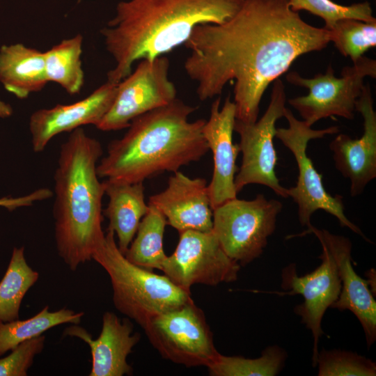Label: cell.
<instances>
[{
	"instance_id": "obj_1",
	"label": "cell",
	"mask_w": 376,
	"mask_h": 376,
	"mask_svg": "<svg viewBox=\"0 0 376 376\" xmlns=\"http://www.w3.org/2000/svg\"><path fill=\"white\" fill-rule=\"evenodd\" d=\"M329 42L328 30L304 22L288 0H244L228 21L194 29L184 44L190 52L184 68L201 101L235 81L236 119L253 123L269 85L299 56Z\"/></svg>"
},
{
	"instance_id": "obj_2",
	"label": "cell",
	"mask_w": 376,
	"mask_h": 376,
	"mask_svg": "<svg viewBox=\"0 0 376 376\" xmlns=\"http://www.w3.org/2000/svg\"><path fill=\"white\" fill-rule=\"evenodd\" d=\"M244 0H129L116 6V15L100 30L115 66L107 81L118 84L134 63L165 56L185 44L203 24H222Z\"/></svg>"
},
{
	"instance_id": "obj_3",
	"label": "cell",
	"mask_w": 376,
	"mask_h": 376,
	"mask_svg": "<svg viewBox=\"0 0 376 376\" xmlns=\"http://www.w3.org/2000/svg\"><path fill=\"white\" fill-rule=\"evenodd\" d=\"M196 109L175 98L134 118L122 138L109 143L97 166L98 177L143 182L199 161L209 148L203 134L205 120H189Z\"/></svg>"
},
{
	"instance_id": "obj_4",
	"label": "cell",
	"mask_w": 376,
	"mask_h": 376,
	"mask_svg": "<svg viewBox=\"0 0 376 376\" xmlns=\"http://www.w3.org/2000/svg\"><path fill=\"white\" fill-rule=\"evenodd\" d=\"M100 143L81 127L61 146L55 170L53 208L59 257L72 271L93 260L105 234L102 228L104 185L97 173Z\"/></svg>"
},
{
	"instance_id": "obj_5",
	"label": "cell",
	"mask_w": 376,
	"mask_h": 376,
	"mask_svg": "<svg viewBox=\"0 0 376 376\" xmlns=\"http://www.w3.org/2000/svg\"><path fill=\"white\" fill-rule=\"evenodd\" d=\"M93 260L110 278L115 308L143 329L153 317L192 300L190 292L175 285L164 274L129 261L120 251L111 230H107Z\"/></svg>"
},
{
	"instance_id": "obj_6",
	"label": "cell",
	"mask_w": 376,
	"mask_h": 376,
	"mask_svg": "<svg viewBox=\"0 0 376 376\" xmlns=\"http://www.w3.org/2000/svg\"><path fill=\"white\" fill-rule=\"evenodd\" d=\"M283 116L286 118L288 126L286 128H276L275 137L292 152L297 164V183L295 187L288 189V195L297 205L300 224L308 228L311 225V218L314 212L323 210L335 217L342 227L348 228L371 242L345 215L342 196H332L326 191L322 175L315 169L306 152L310 141L336 134L339 128L331 126L322 130H313L304 120H298L292 111L286 107Z\"/></svg>"
},
{
	"instance_id": "obj_7",
	"label": "cell",
	"mask_w": 376,
	"mask_h": 376,
	"mask_svg": "<svg viewBox=\"0 0 376 376\" xmlns=\"http://www.w3.org/2000/svg\"><path fill=\"white\" fill-rule=\"evenodd\" d=\"M282 207L281 201L261 194L229 200L212 210V232L226 254L245 266L262 255Z\"/></svg>"
},
{
	"instance_id": "obj_8",
	"label": "cell",
	"mask_w": 376,
	"mask_h": 376,
	"mask_svg": "<svg viewBox=\"0 0 376 376\" xmlns=\"http://www.w3.org/2000/svg\"><path fill=\"white\" fill-rule=\"evenodd\" d=\"M366 77L375 78L376 61L364 56L353 62L352 65L345 67L340 77L335 76L331 65L324 74H317L311 79L291 72L286 75L287 81L308 88V93L291 98L288 103L311 127L322 118L334 116L352 120Z\"/></svg>"
},
{
	"instance_id": "obj_9",
	"label": "cell",
	"mask_w": 376,
	"mask_h": 376,
	"mask_svg": "<svg viewBox=\"0 0 376 376\" xmlns=\"http://www.w3.org/2000/svg\"><path fill=\"white\" fill-rule=\"evenodd\" d=\"M143 329L162 358L187 368L207 367L219 354L205 313L193 299L153 317Z\"/></svg>"
},
{
	"instance_id": "obj_10",
	"label": "cell",
	"mask_w": 376,
	"mask_h": 376,
	"mask_svg": "<svg viewBox=\"0 0 376 376\" xmlns=\"http://www.w3.org/2000/svg\"><path fill=\"white\" fill-rule=\"evenodd\" d=\"M286 96L280 79L273 82L270 102L263 116L253 123L235 120L234 131L240 136L242 164L235 177V187L240 192L245 186L258 184L271 189L277 196L288 198V189L278 179L277 162L274 146L276 123L283 116Z\"/></svg>"
},
{
	"instance_id": "obj_11",
	"label": "cell",
	"mask_w": 376,
	"mask_h": 376,
	"mask_svg": "<svg viewBox=\"0 0 376 376\" xmlns=\"http://www.w3.org/2000/svg\"><path fill=\"white\" fill-rule=\"evenodd\" d=\"M169 66L165 56L139 61L118 84L114 101L96 127L106 132L128 127L136 117L177 98L175 86L169 77Z\"/></svg>"
},
{
	"instance_id": "obj_12",
	"label": "cell",
	"mask_w": 376,
	"mask_h": 376,
	"mask_svg": "<svg viewBox=\"0 0 376 376\" xmlns=\"http://www.w3.org/2000/svg\"><path fill=\"white\" fill-rule=\"evenodd\" d=\"M161 271L175 285L190 292L196 284L214 286L237 279L241 266L222 249L214 233L187 230Z\"/></svg>"
},
{
	"instance_id": "obj_13",
	"label": "cell",
	"mask_w": 376,
	"mask_h": 376,
	"mask_svg": "<svg viewBox=\"0 0 376 376\" xmlns=\"http://www.w3.org/2000/svg\"><path fill=\"white\" fill-rule=\"evenodd\" d=\"M320 265L313 272L299 276L296 264L284 267L281 274V288L284 291H266L280 296L301 295L304 302L295 307L301 323L311 331L313 338L312 364L316 366L320 338L324 334L321 323L327 309L337 300L341 289L336 262L327 249L321 244Z\"/></svg>"
},
{
	"instance_id": "obj_14",
	"label": "cell",
	"mask_w": 376,
	"mask_h": 376,
	"mask_svg": "<svg viewBox=\"0 0 376 376\" xmlns=\"http://www.w3.org/2000/svg\"><path fill=\"white\" fill-rule=\"evenodd\" d=\"M314 234L320 244L332 255L338 269L341 289L337 300L331 308L349 310L359 320L363 329L367 347L376 340V301L368 279H362L352 265V242L342 235L318 229L312 224L303 233Z\"/></svg>"
},
{
	"instance_id": "obj_15",
	"label": "cell",
	"mask_w": 376,
	"mask_h": 376,
	"mask_svg": "<svg viewBox=\"0 0 376 376\" xmlns=\"http://www.w3.org/2000/svg\"><path fill=\"white\" fill-rule=\"evenodd\" d=\"M220 97L212 104L203 134L213 155L212 178L207 185L210 206L213 210L225 202L237 198L235 177L236 159L240 152L238 143L233 142L236 107L228 95L220 109Z\"/></svg>"
},
{
	"instance_id": "obj_16",
	"label": "cell",
	"mask_w": 376,
	"mask_h": 376,
	"mask_svg": "<svg viewBox=\"0 0 376 376\" xmlns=\"http://www.w3.org/2000/svg\"><path fill=\"white\" fill-rule=\"evenodd\" d=\"M355 111L363 119V132L352 139L337 135L329 143L336 169L350 182V195H361L368 184L376 178V113L370 87L365 85Z\"/></svg>"
},
{
	"instance_id": "obj_17",
	"label": "cell",
	"mask_w": 376,
	"mask_h": 376,
	"mask_svg": "<svg viewBox=\"0 0 376 376\" xmlns=\"http://www.w3.org/2000/svg\"><path fill=\"white\" fill-rule=\"evenodd\" d=\"M118 84L106 81L84 99L34 111L29 119L33 150L40 152L57 134L85 125L97 127L111 107Z\"/></svg>"
},
{
	"instance_id": "obj_18",
	"label": "cell",
	"mask_w": 376,
	"mask_h": 376,
	"mask_svg": "<svg viewBox=\"0 0 376 376\" xmlns=\"http://www.w3.org/2000/svg\"><path fill=\"white\" fill-rule=\"evenodd\" d=\"M148 204L160 211L167 225L179 233L212 230V210L204 178H191L178 171L170 176L164 191L150 197Z\"/></svg>"
},
{
	"instance_id": "obj_19",
	"label": "cell",
	"mask_w": 376,
	"mask_h": 376,
	"mask_svg": "<svg viewBox=\"0 0 376 376\" xmlns=\"http://www.w3.org/2000/svg\"><path fill=\"white\" fill-rule=\"evenodd\" d=\"M64 336L77 337L86 343L92 357L89 376H123L132 375L127 357L139 342L141 335L134 332L129 318L120 320L115 313L107 311L102 316L99 337L93 339L84 328L74 324L66 328Z\"/></svg>"
},
{
	"instance_id": "obj_20",
	"label": "cell",
	"mask_w": 376,
	"mask_h": 376,
	"mask_svg": "<svg viewBox=\"0 0 376 376\" xmlns=\"http://www.w3.org/2000/svg\"><path fill=\"white\" fill-rule=\"evenodd\" d=\"M104 194L109 198L102 214L109 219L107 229L118 238V247L125 255L133 240L142 218L149 210L145 202L143 182L130 183L106 179Z\"/></svg>"
},
{
	"instance_id": "obj_21",
	"label": "cell",
	"mask_w": 376,
	"mask_h": 376,
	"mask_svg": "<svg viewBox=\"0 0 376 376\" xmlns=\"http://www.w3.org/2000/svg\"><path fill=\"white\" fill-rule=\"evenodd\" d=\"M0 82L19 99L42 91L49 82L46 76L45 52L22 43L0 47Z\"/></svg>"
},
{
	"instance_id": "obj_22",
	"label": "cell",
	"mask_w": 376,
	"mask_h": 376,
	"mask_svg": "<svg viewBox=\"0 0 376 376\" xmlns=\"http://www.w3.org/2000/svg\"><path fill=\"white\" fill-rule=\"evenodd\" d=\"M82 45L83 36L77 34L45 52L48 81L58 84L70 95L78 94L84 86Z\"/></svg>"
},
{
	"instance_id": "obj_23",
	"label": "cell",
	"mask_w": 376,
	"mask_h": 376,
	"mask_svg": "<svg viewBox=\"0 0 376 376\" xmlns=\"http://www.w3.org/2000/svg\"><path fill=\"white\" fill-rule=\"evenodd\" d=\"M149 210L141 220L127 251L125 258L133 264L152 271L162 270L167 256L163 249V237L166 219L155 207Z\"/></svg>"
},
{
	"instance_id": "obj_24",
	"label": "cell",
	"mask_w": 376,
	"mask_h": 376,
	"mask_svg": "<svg viewBox=\"0 0 376 376\" xmlns=\"http://www.w3.org/2000/svg\"><path fill=\"white\" fill-rule=\"evenodd\" d=\"M84 312H75L65 308L50 311L45 306L37 314L24 320L0 322V357L10 351L19 343L39 336L56 326L80 323Z\"/></svg>"
},
{
	"instance_id": "obj_25",
	"label": "cell",
	"mask_w": 376,
	"mask_h": 376,
	"mask_svg": "<svg viewBox=\"0 0 376 376\" xmlns=\"http://www.w3.org/2000/svg\"><path fill=\"white\" fill-rule=\"evenodd\" d=\"M38 277V272L26 262L24 248L15 247L4 276L0 281V322H8L19 319L22 299Z\"/></svg>"
},
{
	"instance_id": "obj_26",
	"label": "cell",
	"mask_w": 376,
	"mask_h": 376,
	"mask_svg": "<svg viewBox=\"0 0 376 376\" xmlns=\"http://www.w3.org/2000/svg\"><path fill=\"white\" fill-rule=\"evenodd\" d=\"M286 358L283 349L271 345L255 359L219 353L207 368L211 376H274L283 367Z\"/></svg>"
},
{
	"instance_id": "obj_27",
	"label": "cell",
	"mask_w": 376,
	"mask_h": 376,
	"mask_svg": "<svg viewBox=\"0 0 376 376\" xmlns=\"http://www.w3.org/2000/svg\"><path fill=\"white\" fill-rule=\"evenodd\" d=\"M329 41L352 62L362 57L366 52L376 46V21L364 22L344 19L336 22L329 29Z\"/></svg>"
},
{
	"instance_id": "obj_28",
	"label": "cell",
	"mask_w": 376,
	"mask_h": 376,
	"mask_svg": "<svg viewBox=\"0 0 376 376\" xmlns=\"http://www.w3.org/2000/svg\"><path fill=\"white\" fill-rule=\"evenodd\" d=\"M290 8L295 11L306 10L322 18L324 28L331 29L336 22L344 19H355L364 22L376 21L368 1L350 6L338 4L331 0H288Z\"/></svg>"
},
{
	"instance_id": "obj_29",
	"label": "cell",
	"mask_w": 376,
	"mask_h": 376,
	"mask_svg": "<svg viewBox=\"0 0 376 376\" xmlns=\"http://www.w3.org/2000/svg\"><path fill=\"white\" fill-rule=\"evenodd\" d=\"M316 366L318 376H375L376 363L363 356L340 350H322Z\"/></svg>"
},
{
	"instance_id": "obj_30",
	"label": "cell",
	"mask_w": 376,
	"mask_h": 376,
	"mask_svg": "<svg viewBox=\"0 0 376 376\" xmlns=\"http://www.w3.org/2000/svg\"><path fill=\"white\" fill-rule=\"evenodd\" d=\"M45 341V336L40 335L11 350L9 355L0 359V376H26L34 357L42 351Z\"/></svg>"
},
{
	"instance_id": "obj_31",
	"label": "cell",
	"mask_w": 376,
	"mask_h": 376,
	"mask_svg": "<svg viewBox=\"0 0 376 376\" xmlns=\"http://www.w3.org/2000/svg\"><path fill=\"white\" fill-rule=\"evenodd\" d=\"M52 192L47 188H40L34 191L17 198L5 197L0 198V207L13 210L16 208L32 205L35 202L50 198Z\"/></svg>"
},
{
	"instance_id": "obj_32",
	"label": "cell",
	"mask_w": 376,
	"mask_h": 376,
	"mask_svg": "<svg viewBox=\"0 0 376 376\" xmlns=\"http://www.w3.org/2000/svg\"><path fill=\"white\" fill-rule=\"evenodd\" d=\"M13 110L12 107L0 100V118H5L10 116L13 114Z\"/></svg>"
},
{
	"instance_id": "obj_33",
	"label": "cell",
	"mask_w": 376,
	"mask_h": 376,
	"mask_svg": "<svg viewBox=\"0 0 376 376\" xmlns=\"http://www.w3.org/2000/svg\"><path fill=\"white\" fill-rule=\"evenodd\" d=\"M366 276L369 281L370 290L373 293V289L375 291V288L373 287V285L375 286V270L374 269H370V271L366 273Z\"/></svg>"
}]
</instances>
